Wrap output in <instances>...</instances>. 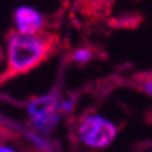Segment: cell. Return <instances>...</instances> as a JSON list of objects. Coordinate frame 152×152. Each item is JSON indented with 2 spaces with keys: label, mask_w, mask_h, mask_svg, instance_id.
<instances>
[{
  "label": "cell",
  "mask_w": 152,
  "mask_h": 152,
  "mask_svg": "<svg viewBox=\"0 0 152 152\" xmlns=\"http://www.w3.org/2000/svg\"><path fill=\"white\" fill-rule=\"evenodd\" d=\"M59 97L53 93L38 96L26 104L31 123L38 134L52 132L61 120V113L58 108Z\"/></svg>",
  "instance_id": "3"
},
{
  "label": "cell",
  "mask_w": 152,
  "mask_h": 152,
  "mask_svg": "<svg viewBox=\"0 0 152 152\" xmlns=\"http://www.w3.org/2000/svg\"><path fill=\"white\" fill-rule=\"evenodd\" d=\"M135 87L145 93L146 96L152 97V73H145L135 78Z\"/></svg>",
  "instance_id": "6"
},
{
  "label": "cell",
  "mask_w": 152,
  "mask_h": 152,
  "mask_svg": "<svg viewBox=\"0 0 152 152\" xmlns=\"http://www.w3.org/2000/svg\"><path fill=\"white\" fill-rule=\"evenodd\" d=\"M11 138H12V131L8 129L6 126L0 125V145H2V143H6L8 140H11Z\"/></svg>",
  "instance_id": "8"
},
{
  "label": "cell",
  "mask_w": 152,
  "mask_h": 152,
  "mask_svg": "<svg viewBox=\"0 0 152 152\" xmlns=\"http://www.w3.org/2000/svg\"><path fill=\"white\" fill-rule=\"evenodd\" d=\"M0 152H18V151L15 148L6 145V143H2V145H0Z\"/></svg>",
  "instance_id": "9"
},
{
  "label": "cell",
  "mask_w": 152,
  "mask_h": 152,
  "mask_svg": "<svg viewBox=\"0 0 152 152\" xmlns=\"http://www.w3.org/2000/svg\"><path fill=\"white\" fill-rule=\"evenodd\" d=\"M119 134V126L113 120L96 113L85 114L81 117L76 135L79 142L91 149H105L108 148Z\"/></svg>",
  "instance_id": "2"
},
{
  "label": "cell",
  "mask_w": 152,
  "mask_h": 152,
  "mask_svg": "<svg viewBox=\"0 0 152 152\" xmlns=\"http://www.w3.org/2000/svg\"><path fill=\"white\" fill-rule=\"evenodd\" d=\"M12 21H14V31L24 35L40 34L46 26V18L43 12L29 5H21L15 8L12 14Z\"/></svg>",
  "instance_id": "4"
},
{
  "label": "cell",
  "mask_w": 152,
  "mask_h": 152,
  "mask_svg": "<svg viewBox=\"0 0 152 152\" xmlns=\"http://www.w3.org/2000/svg\"><path fill=\"white\" fill-rule=\"evenodd\" d=\"M75 107V99L73 97H66V99H61L59 97V102H58V108L59 113H70Z\"/></svg>",
  "instance_id": "7"
},
{
  "label": "cell",
  "mask_w": 152,
  "mask_h": 152,
  "mask_svg": "<svg viewBox=\"0 0 152 152\" xmlns=\"http://www.w3.org/2000/svg\"><path fill=\"white\" fill-rule=\"evenodd\" d=\"M72 61L75 64H79V66H84V64H88L93 58H94V50L91 47H87V46H82V47H78L73 50L72 53Z\"/></svg>",
  "instance_id": "5"
},
{
  "label": "cell",
  "mask_w": 152,
  "mask_h": 152,
  "mask_svg": "<svg viewBox=\"0 0 152 152\" xmlns=\"http://www.w3.org/2000/svg\"><path fill=\"white\" fill-rule=\"evenodd\" d=\"M56 37L44 32L35 35H24L11 32L6 37L5 49V72L8 78L24 75L44 62L53 52Z\"/></svg>",
  "instance_id": "1"
},
{
  "label": "cell",
  "mask_w": 152,
  "mask_h": 152,
  "mask_svg": "<svg viewBox=\"0 0 152 152\" xmlns=\"http://www.w3.org/2000/svg\"><path fill=\"white\" fill-rule=\"evenodd\" d=\"M2 62H5V49L0 46V64H2Z\"/></svg>",
  "instance_id": "10"
}]
</instances>
